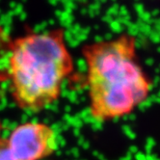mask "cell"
Segmentation results:
<instances>
[{"mask_svg": "<svg viewBox=\"0 0 160 160\" xmlns=\"http://www.w3.org/2000/svg\"><path fill=\"white\" fill-rule=\"evenodd\" d=\"M88 111L98 123L124 119L150 98L153 82L141 65L130 34L85 44Z\"/></svg>", "mask_w": 160, "mask_h": 160, "instance_id": "cell-1", "label": "cell"}, {"mask_svg": "<svg viewBox=\"0 0 160 160\" xmlns=\"http://www.w3.org/2000/svg\"><path fill=\"white\" fill-rule=\"evenodd\" d=\"M74 72L73 57L62 28L12 39L7 80L18 108L38 113L52 106Z\"/></svg>", "mask_w": 160, "mask_h": 160, "instance_id": "cell-2", "label": "cell"}, {"mask_svg": "<svg viewBox=\"0 0 160 160\" xmlns=\"http://www.w3.org/2000/svg\"><path fill=\"white\" fill-rule=\"evenodd\" d=\"M16 160H47L56 153L59 137L52 125L29 121L18 124L6 138Z\"/></svg>", "mask_w": 160, "mask_h": 160, "instance_id": "cell-3", "label": "cell"}, {"mask_svg": "<svg viewBox=\"0 0 160 160\" xmlns=\"http://www.w3.org/2000/svg\"><path fill=\"white\" fill-rule=\"evenodd\" d=\"M12 38L0 27V81L7 80L8 58Z\"/></svg>", "mask_w": 160, "mask_h": 160, "instance_id": "cell-4", "label": "cell"}, {"mask_svg": "<svg viewBox=\"0 0 160 160\" xmlns=\"http://www.w3.org/2000/svg\"><path fill=\"white\" fill-rule=\"evenodd\" d=\"M0 160H16L9 150L6 138H4L1 133H0Z\"/></svg>", "mask_w": 160, "mask_h": 160, "instance_id": "cell-5", "label": "cell"}]
</instances>
